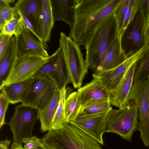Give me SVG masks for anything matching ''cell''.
<instances>
[{"label": "cell", "mask_w": 149, "mask_h": 149, "mask_svg": "<svg viewBox=\"0 0 149 149\" xmlns=\"http://www.w3.org/2000/svg\"><path fill=\"white\" fill-rule=\"evenodd\" d=\"M121 0H76L74 21L69 36L84 46L100 24L113 14Z\"/></svg>", "instance_id": "cell-1"}, {"label": "cell", "mask_w": 149, "mask_h": 149, "mask_svg": "<svg viewBox=\"0 0 149 149\" xmlns=\"http://www.w3.org/2000/svg\"><path fill=\"white\" fill-rule=\"evenodd\" d=\"M41 139L46 149H102L101 144L70 121L51 129Z\"/></svg>", "instance_id": "cell-2"}, {"label": "cell", "mask_w": 149, "mask_h": 149, "mask_svg": "<svg viewBox=\"0 0 149 149\" xmlns=\"http://www.w3.org/2000/svg\"><path fill=\"white\" fill-rule=\"evenodd\" d=\"M118 32L116 22L112 14L100 24L84 45L85 61L88 69L95 72L104 60Z\"/></svg>", "instance_id": "cell-3"}, {"label": "cell", "mask_w": 149, "mask_h": 149, "mask_svg": "<svg viewBox=\"0 0 149 149\" xmlns=\"http://www.w3.org/2000/svg\"><path fill=\"white\" fill-rule=\"evenodd\" d=\"M138 119L137 106L133 102L118 110L112 109L106 116L105 132L116 134L132 142L131 137L137 130Z\"/></svg>", "instance_id": "cell-4"}, {"label": "cell", "mask_w": 149, "mask_h": 149, "mask_svg": "<svg viewBox=\"0 0 149 149\" xmlns=\"http://www.w3.org/2000/svg\"><path fill=\"white\" fill-rule=\"evenodd\" d=\"M59 43L71 82L75 88L78 89L81 87L88 69L80 45L63 32L60 33Z\"/></svg>", "instance_id": "cell-5"}, {"label": "cell", "mask_w": 149, "mask_h": 149, "mask_svg": "<svg viewBox=\"0 0 149 149\" xmlns=\"http://www.w3.org/2000/svg\"><path fill=\"white\" fill-rule=\"evenodd\" d=\"M57 90L50 81L40 77H33L22 97L21 102L42 111L49 104Z\"/></svg>", "instance_id": "cell-6"}, {"label": "cell", "mask_w": 149, "mask_h": 149, "mask_svg": "<svg viewBox=\"0 0 149 149\" xmlns=\"http://www.w3.org/2000/svg\"><path fill=\"white\" fill-rule=\"evenodd\" d=\"M137 106L139 120L137 127L140 137L146 147L149 146V78L133 84L129 96Z\"/></svg>", "instance_id": "cell-7"}, {"label": "cell", "mask_w": 149, "mask_h": 149, "mask_svg": "<svg viewBox=\"0 0 149 149\" xmlns=\"http://www.w3.org/2000/svg\"><path fill=\"white\" fill-rule=\"evenodd\" d=\"M58 52V48L53 54L47 57L30 54L16 58L8 78L0 88L5 85L23 81L32 78L39 69L55 56Z\"/></svg>", "instance_id": "cell-8"}, {"label": "cell", "mask_w": 149, "mask_h": 149, "mask_svg": "<svg viewBox=\"0 0 149 149\" xmlns=\"http://www.w3.org/2000/svg\"><path fill=\"white\" fill-rule=\"evenodd\" d=\"M15 109L8 124L13 133L14 142L22 145L24 139L32 136L33 130L38 119L39 111L22 104L15 107Z\"/></svg>", "instance_id": "cell-9"}, {"label": "cell", "mask_w": 149, "mask_h": 149, "mask_svg": "<svg viewBox=\"0 0 149 149\" xmlns=\"http://www.w3.org/2000/svg\"><path fill=\"white\" fill-rule=\"evenodd\" d=\"M58 49L57 54L42 65L33 77H38L47 79L60 91L71 81L61 48L59 46Z\"/></svg>", "instance_id": "cell-10"}, {"label": "cell", "mask_w": 149, "mask_h": 149, "mask_svg": "<svg viewBox=\"0 0 149 149\" xmlns=\"http://www.w3.org/2000/svg\"><path fill=\"white\" fill-rule=\"evenodd\" d=\"M143 23L138 10L121 37L122 47L127 58L141 50L144 44L142 33Z\"/></svg>", "instance_id": "cell-11"}, {"label": "cell", "mask_w": 149, "mask_h": 149, "mask_svg": "<svg viewBox=\"0 0 149 149\" xmlns=\"http://www.w3.org/2000/svg\"><path fill=\"white\" fill-rule=\"evenodd\" d=\"M149 47V43L144 45L139 51L127 58L124 62L115 68L95 73L110 94L117 86L127 70L142 57Z\"/></svg>", "instance_id": "cell-12"}, {"label": "cell", "mask_w": 149, "mask_h": 149, "mask_svg": "<svg viewBox=\"0 0 149 149\" xmlns=\"http://www.w3.org/2000/svg\"><path fill=\"white\" fill-rule=\"evenodd\" d=\"M17 34L14 36L16 45V58L30 54L43 56H49L44 44L38 40L28 29L21 24Z\"/></svg>", "instance_id": "cell-13"}, {"label": "cell", "mask_w": 149, "mask_h": 149, "mask_svg": "<svg viewBox=\"0 0 149 149\" xmlns=\"http://www.w3.org/2000/svg\"><path fill=\"white\" fill-rule=\"evenodd\" d=\"M108 112L95 114L78 115L73 120L68 121L104 145L102 135L105 132L106 119Z\"/></svg>", "instance_id": "cell-14"}, {"label": "cell", "mask_w": 149, "mask_h": 149, "mask_svg": "<svg viewBox=\"0 0 149 149\" xmlns=\"http://www.w3.org/2000/svg\"><path fill=\"white\" fill-rule=\"evenodd\" d=\"M137 62L127 70L117 86L110 93L109 100L111 105L120 109L130 103L129 96Z\"/></svg>", "instance_id": "cell-15"}, {"label": "cell", "mask_w": 149, "mask_h": 149, "mask_svg": "<svg viewBox=\"0 0 149 149\" xmlns=\"http://www.w3.org/2000/svg\"><path fill=\"white\" fill-rule=\"evenodd\" d=\"M92 76L93 79L90 82L78 88L77 91L82 108L91 101L109 99L110 93L103 85L99 77L95 73Z\"/></svg>", "instance_id": "cell-16"}, {"label": "cell", "mask_w": 149, "mask_h": 149, "mask_svg": "<svg viewBox=\"0 0 149 149\" xmlns=\"http://www.w3.org/2000/svg\"><path fill=\"white\" fill-rule=\"evenodd\" d=\"M137 0H121L113 12L120 37L138 11Z\"/></svg>", "instance_id": "cell-17"}, {"label": "cell", "mask_w": 149, "mask_h": 149, "mask_svg": "<svg viewBox=\"0 0 149 149\" xmlns=\"http://www.w3.org/2000/svg\"><path fill=\"white\" fill-rule=\"evenodd\" d=\"M127 58L122 49L120 37L118 32L104 60L97 68L95 72L104 71L115 68L122 63Z\"/></svg>", "instance_id": "cell-18"}, {"label": "cell", "mask_w": 149, "mask_h": 149, "mask_svg": "<svg viewBox=\"0 0 149 149\" xmlns=\"http://www.w3.org/2000/svg\"><path fill=\"white\" fill-rule=\"evenodd\" d=\"M40 0H19L14 7L17 13L21 14L31 23L44 43L40 27Z\"/></svg>", "instance_id": "cell-19"}, {"label": "cell", "mask_w": 149, "mask_h": 149, "mask_svg": "<svg viewBox=\"0 0 149 149\" xmlns=\"http://www.w3.org/2000/svg\"><path fill=\"white\" fill-rule=\"evenodd\" d=\"M55 20L61 21L71 29L74 21L76 0H51Z\"/></svg>", "instance_id": "cell-20"}, {"label": "cell", "mask_w": 149, "mask_h": 149, "mask_svg": "<svg viewBox=\"0 0 149 149\" xmlns=\"http://www.w3.org/2000/svg\"><path fill=\"white\" fill-rule=\"evenodd\" d=\"M40 24L42 38L45 46L49 41L55 20L51 0H40Z\"/></svg>", "instance_id": "cell-21"}, {"label": "cell", "mask_w": 149, "mask_h": 149, "mask_svg": "<svg viewBox=\"0 0 149 149\" xmlns=\"http://www.w3.org/2000/svg\"><path fill=\"white\" fill-rule=\"evenodd\" d=\"M16 58L15 38L13 36L8 47L0 56V88L8 78Z\"/></svg>", "instance_id": "cell-22"}, {"label": "cell", "mask_w": 149, "mask_h": 149, "mask_svg": "<svg viewBox=\"0 0 149 149\" xmlns=\"http://www.w3.org/2000/svg\"><path fill=\"white\" fill-rule=\"evenodd\" d=\"M60 99V92L57 89L47 106L42 111H39L38 119L40 123V130L42 133L52 129L53 120Z\"/></svg>", "instance_id": "cell-23"}, {"label": "cell", "mask_w": 149, "mask_h": 149, "mask_svg": "<svg viewBox=\"0 0 149 149\" xmlns=\"http://www.w3.org/2000/svg\"><path fill=\"white\" fill-rule=\"evenodd\" d=\"M32 79L5 85L0 89L10 103L14 104L21 102L22 97Z\"/></svg>", "instance_id": "cell-24"}, {"label": "cell", "mask_w": 149, "mask_h": 149, "mask_svg": "<svg viewBox=\"0 0 149 149\" xmlns=\"http://www.w3.org/2000/svg\"><path fill=\"white\" fill-rule=\"evenodd\" d=\"M81 108V102L77 91L70 94L67 97L65 104V114L67 121L73 120L76 118Z\"/></svg>", "instance_id": "cell-25"}, {"label": "cell", "mask_w": 149, "mask_h": 149, "mask_svg": "<svg viewBox=\"0 0 149 149\" xmlns=\"http://www.w3.org/2000/svg\"><path fill=\"white\" fill-rule=\"evenodd\" d=\"M149 78V47L137 62L133 84L138 83Z\"/></svg>", "instance_id": "cell-26"}, {"label": "cell", "mask_w": 149, "mask_h": 149, "mask_svg": "<svg viewBox=\"0 0 149 149\" xmlns=\"http://www.w3.org/2000/svg\"><path fill=\"white\" fill-rule=\"evenodd\" d=\"M109 99L91 101L83 107L79 115L97 114L109 111L112 108Z\"/></svg>", "instance_id": "cell-27"}, {"label": "cell", "mask_w": 149, "mask_h": 149, "mask_svg": "<svg viewBox=\"0 0 149 149\" xmlns=\"http://www.w3.org/2000/svg\"><path fill=\"white\" fill-rule=\"evenodd\" d=\"M59 91L60 99L53 120L52 129L59 128L68 122L65 114V104L67 97V89L65 87Z\"/></svg>", "instance_id": "cell-28"}, {"label": "cell", "mask_w": 149, "mask_h": 149, "mask_svg": "<svg viewBox=\"0 0 149 149\" xmlns=\"http://www.w3.org/2000/svg\"><path fill=\"white\" fill-rule=\"evenodd\" d=\"M21 23L18 16L14 18L4 26L0 31V33L11 36L16 35L19 32L21 26Z\"/></svg>", "instance_id": "cell-29"}, {"label": "cell", "mask_w": 149, "mask_h": 149, "mask_svg": "<svg viewBox=\"0 0 149 149\" xmlns=\"http://www.w3.org/2000/svg\"><path fill=\"white\" fill-rule=\"evenodd\" d=\"M18 15L14 7L9 6L0 10V30L8 22Z\"/></svg>", "instance_id": "cell-30"}, {"label": "cell", "mask_w": 149, "mask_h": 149, "mask_svg": "<svg viewBox=\"0 0 149 149\" xmlns=\"http://www.w3.org/2000/svg\"><path fill=\"white\" fill-rule=\"evenodd\" d=\"M138 10L141 15L143 27L149 23V0H137Z\"/></svg>", "instance_id": "cell-31"}, {"label": "cell", "mask_w": 149, "mask_h": 149, "mask_svg": "<svg viewBox=\"0 0 149 149\" xmlns=\"http://www.w3.org/2000/svg\"><path fill=\"white\" fill-rule=\"evenodd\" d=\"M10 102L5 95L1 92L0 94V128L5 124V117Z\"/></svg>", "instance_id": "cell-32"}, {"label": "cell", "mask_w": 149, "mask_h": 149, "mask_svg": "<svg viewBox=\"0 0 149 149\" xmlns=\"http://www.w3.org/2000/svg\"><path fill=\"white\" fill-rule=\"evenodd\" d=\"M22 142L24 144V149H38L42 144L41 139L35 136L24 138Z\"/></svg>", "instance_id": "cell-33"}, {"label": "cell", "mask_w": 149, "mask_h": 149, "mask_svg": "<svg viewBox=\"0 0 149 149\" xmlns=\"http://www.w3.org/2000/svg\"><path fill=\"white\" fill-rule=\"evenodd\" d=\"M17 13L21 24L29 30L36 37L44 44L42 40L36 33L31 23L21 14L19 13Z\"/></svg>", "instance_id": "cell-34"}, {"label": "cell", "mask_w": 149, "mask_h": 149, "mask_svg": "<svg viewBox=\"0 0 149 149\" xmlns=\"http://www.w3.org/2000/svg\"><path fill=\"white\" fill-rule=\"evenodd\" d=\"M13 36L0 33V56L8 47Z\"/></svg>", "instance_id": "cell-35"}, {"label": "cell", "mask_w": 149, "mask_h": 149, "mask_svg": "<svg viewBox=\"0 0 149 149\" xmlns=\"http://www.w3.org/2000/svg\"><path fill=\"white\" fill-rule=\"evenodd\" d=\"M142 33L144 45L149 43V24L143 27Z\"/></svg>", "instance_id": "cell-36"}, {"label": "cell", "mask_w": 149, "mask_h": 149, "mask_svg": "<svg viewBox=\"0 0 149 149\" xmlns=\"http://www.w3.org/2000/svg\"><path fill=\"white\" fill-rule=\"evenodd\" d=\"M15 1V0H0V10L10 6V4L14 3Z\"/></svg>", "instance_id": "cell-37"}, {"label": "cell", "mask_w": 149, "mask_h": 149, "mask_svg": "<svg viewBox=\"0 0 149 149\" xmlns=\"http://www.w3.org/2000/svg\"><path fill=\"white\" fill-rule=\"evenodd\" d=\"M11 141L5 140L1 141L0 143V149H9Z\"/></svg>", "instance_id": "cell-38"}, {"label": "cell", "mask_w": 149, "mask_h": 149, "mask_svg": "<svg viewBox=\"0 0 149 149\" xmlns=\"http://www.w3.org/2000/svg\"><path fill=\"white\" fill-rule=\"evenodd\" d=\"M10 149H24L22 147V145L18 144L13 142V143L11 146Z\"/></svg>", "instance_id": "cell-39"}, {"label": "cell", "mask_w": 149, "mask_h": 149, "mask_svg": "<svg viewBox=\"0 0 149 149\" xmlns=\"http://www.w3.org/2000/svg\"><path fill=\"white\" fill-rule=\"evenodd\" d=\"M38 149H46L44 145L42 144L40 146Z\"/></svg>", "instance_id": "cell-40"}, {"label": "cell", "mask_w": 149, "mask_h": 149, "mask_svg": "<svg viewBox=\"0 0 149 149\" xmlns=\"http://www.w3.org/2000/svg\"></svg>", "instance_id": "cell-41"}, {"label": "cell", "mask_w": 149, "mask_h": 149, "mask_svg": "<svg viewBox=\"0 0 149 149\" xmlns=\"http://www.w3.org/2000/svg\"></svg>", "instance_id": "cell-42"}]
</instances>
